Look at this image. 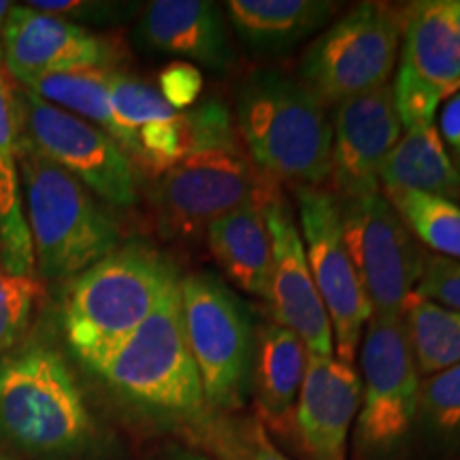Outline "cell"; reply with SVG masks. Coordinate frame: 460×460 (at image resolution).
Returning a JSON list of instances; mask_svg holds the SVG:
<instances>
[{
  "label": "cell",
  "mask_w": 460,
  "mask_h": 460,
  "mask_svg": "<svg viewBox=\"0 0 460 460\" xmlns=\"http://www.w3.org/2000/svg\"><path fill=\"white\" fill-rule=\"evenodd\" d=\"M180 281L171 261L132 241L77 275L66 292L62 329L75 358L94 371Z\"/></svg>",
  "instance_id": "6da1fadb"
},
{
  "label": "cell",
  "mask_w": 460,
  "mask_h": 460,
  "mask_svg": "<svg viewBox=\"0 0 460 460\" xmlns=\"http://www.w3.org/2000/svg\"><path fill=\"white\" fill-rule=\"evenodd\" d=\"M247 156L271 180L320 188L331 175L332 124L301 79L279 68L250 73L237 90Z\"/></svg>",
  "instance_id": "7a4b0ae2"
},
{
  "label": "cell",
  "mask_w": 460,
  "mask_h": 460,
  "mask_svg": "<svg viewBox=\"0 0 460 460\" xmlns=\"http://www.w3.org/2000/svg\"><path fill=\"white\" fill-rule=\"evenodd\" d=\"M17 169L34 264L45 279L84 273L119 247V230L90 190L39 154L17 128Z\"/></svg>",
  "instance_id": "3957f363"
},
{
  "label": "cell",
  "mask_w": 460,
  "mask_h": 460,
  "mask_svg": "<svg viewBox=\"0 0 460 460\" xmlns=\"http://www.w3.org/2000/svg\"><path fill=\"white\" fill-rule=\"evenodd\" d=\"M92 435L82 390L65 358L28 345L0 360V441L28 456L56 460L79 452Z\"/></svg>",
  "instance_id": "277c9868"
},
{
  "label": "cell",
  "mask_w": 460,
  "mask_h": 460,
  "mask_svg": "<svg viewBox=\"0 0 460 460\" xmlns=\"http://www.w3.org/2000/svg\"><path fill=\"white\" fill-rule=\"evenodd\" d=\"M92 373L115 394L158 416L194 427L209 413L183 331L180 281L169 288L139 329Z\"/></svg>",
  "instance_id": "5b68a950"
},
{
  "label": "cell",
  "mask_w": 460,
  "mask_h": 460,
  "mask_svg": "<svg viewBox=\"0 0 460 460\" xmlns=\"http://www.w3.org/2000/svg\"><path fill=\"white\" fill-rule=\"evenodd\" d=\"M186 341L209 413H239L252 390L254 329L241 298L214 275L180 279Z\"/></svg>",
  "instance_id": "8992f818"
},
{
  "label": "cell",
  "mask_w": 460,
  "mask_h": 460,
  "mask_svg": "<svg viewBox=\"0 0 460 460\" xmlns=\"http://www.w3.org/2000/svg\"><path fill=\"white\" fill-rule=\"evenodd\" d=\"M402 9L362 3L326 28L301 60V82L322 105L388 84L399 58Z\"/></svg>",
  "instance_id": "52a82bcc"
},
{
  "label": "cell",
  "mask_w": 460,
  "mask_h": 460,
  "mask_svg": "<svg viewBox=\"0 0 460 460\" xmlns=\"http://www.w3.org/2000/svg\"><path fill=\"white\" fill-rule=\"evenodd\" d=\"M360 369L356 446L373 460L390 458L418 422L420 373L402 315H371L362 332Z\"/></svg>",
  "instance_id": "ba28073f"
},
{
  "label": "cell",
  "mask_w": 460,
  "mask_h": 460,
  "mask_svg": "<svg viewBox=\"0 0 460 460\" xmlns=\"http://www.w3.org/2000/svg\"><path fill=\"white\" fill-rule=\"evenodd\" d=\"M17 128L39 154L77 177L115 207L137 200V175L128 154L99 126L49 105L31 90L13 92Z\"/></svg>",
  "instance_id": "9c48e42d"
},
{
  "label": "cell",
  "mask_w": 460,
  "mask_h": 460,
  "mask_svg": "<svg viewBox=\"0 0 460 460\" xmlns=\"http://www.w3.org/2000/svg\"><path fill=\"white\" fill-rule=\"evenodd\" d=\"M343 239L371 303V315L401 318L427 256L382 192L337 203Z\"/></svg>",
  "instance_id": "30bf717a"
},
{
  "label": "cell",
  "mask_w": 460,
  "mask_h": 460,
  "mask_svg": "<svg viewBox=\"0 0 460 460\" xmlns=\"http://www.w3.org/2000/svg\"><path fill=\"white\" fill-rule=\"evenodd\" d=\"M295 197L305 256L329 314L335 356L341 362L354 365L362 332L373 312L365 286L345 247L339 205L324 188L295 186Z\"/></svg>",
  "instance_id": "8fae6325"
},
{
  "label": "cell",
  "mask_w": 460,
  "mask_h": 460,
  "mask_svg": "<svg viewBox=\"0 0 460 460\" xmlns=\"http://www.w3.org/2000/svg\"><path fill=\"white\" fill-rule=\"evenodd\" d=\"M271 177L261 172L239 143L183 158L160 175L158 209L172 234H194L217 217L261 197Z\"/></svg>",
  "instance_id": "7c38bea8"
},
{
  "label": "cell",
  "mask_w": 460,
  "mask_h": 460,
  "mask_svg": "<svg viewBox=\"0 0 460 460\" xmlns=\"http://www.w3.org/2000/svg\"><path fill=\"white\" fill-rule=\"evenodd\" d=\"M262 211L273 254L267 301L271 303L275 322L301 337L307 354L335 356L329 314L312 278L301 230L278 183L269 190Z\"/></svg>",
  "instance_id": "4fadbf2b"
},
{
  "label": "cell",
  "mask_w": 460,
  "mask_h": 460,
  "mask_svg": "<svg viewBox=\"0 0 460 460\" xmlns=\"http://www.w3.org/2000/svg\"><path fill=\"white\" fill-rule=\"evenodd\" d=\"M393 85L365 92L339 102L332 124L331 188L337 203L379 192V169L401 139Z\"/></svg>",
  "instance_id": "5bb4252c"
},
{
  "label": "cell",
  "mask_w": 460,
  "mask_h": 460,
  "mask_svg": "<svg viewBox=\"0 0 460 460\" xmlns=\"http://www.w3.org/2000/svg\"><path fill=\"white\" fill-rule=\"evenodd\" d=\"M3 62L24 88L48 75L107 71L113 49L99 34L65 17L11 4L3 24Z\"/></svg>",
  "instance_id": "9a60e30c"
},
{
  "label": "cell",
  "mask_w": 460,
  "mask_h": 460,
  "mask_svg": "<svg viewBox=\"0 0 460 460\" xmlns=\"http://www.w3.org/2000/svg\"><path fill=\"white\" fill-rule=\"evenodd\" d=\"M360 410V377L337 356L307 354L295 410L298 450L307 460H348V437Z\"/></svg>",
  "instance_id": "2e32d148"
},
{
  "label": "cell",
  "mask_w": 460,
  "mask_h": 460,
  "mask_svg": "<svg viewBox=\"0 0 460 460\" xmlns=\"http://www.w3.org/2000/svg\"><path fill=\"white\" fill-rule=\"evenodd\" d=\"M139 34L149 48L200 62L214 71H224L234 60L224 11L207 0L149 3Z\"/></svg>",
  "instance_id": "e0dca14e"
},
{
  "label": "cell",
  "mask_w": 460,
  "mask_h": 460,
  "mask_svg": "<svg viewBox=\"0 0 460 460\" xmlns=\"http://www.w3.org/2000/svg\"><path fill=\"white\" fill-rule=\"evenodd\" d=\"M305 367H307V348L301 337L278 322H269L258 331L254 362H252L256 416L264 429L275 435H292Z\"/></svg>",
  "instance_id": "ac0fdd59"
},
{
  "label": "cell",
  "mask_w": 460,
  "mask_h": 460,
  "mask_svg": "<svg viewBox=\"0 0 460 460\" xmlns=\"http://www.w3.org/2000/svg\"><path fill=\"white\" fill-rule=\"evenodd\" d=\"M275 183L271 180L261 197L217 217L205 228L211 256L220 264L224 275L239 290L252 296L267 298L271 278V239L264 222V199Z\"/></svg>",
  "instance_id": "d6986e66"
},
{
  "label": "cell",
  "mask_w": 460,
  "mask_h": 460,
  "mask_svg": "<svg viewBox=\"0 0 460 460\" xmlns=\"http://www.w3.org/2000/svg\"><path fill=\"white\" fill-rule=\"evenodd\" d=\"M401 62L435 85L444 99L460 90V34L446 0H420L402 9Z\"/></svg>",
  "instance_id": "ffe728a7"
},
{
  "label": "cell",
  "mask_w": 460,
  "mask_h": 460,
  "mask_svg": "<svg viewBox=\"0 0 460 460\" xmlns=\"http://www.w3.org/2000/svg\"><path fill=\"white\" fill-rule=\"evenodd\" d=\"M379 186L386 190V197L420 192L456 203L460 200V169L433 124L416 126L405 130L384 160Z\"/></svg>",
  "instance_id": "44dd1931"
},
{
  "label": "cell",
  "mask_w": 460,
  "mask_h": 460,
  "mask_svg": "<svg viewBox=\"0 0 460 460\" xmlns=\"http://www.w3.org/2000/svg\"><path fill=\"white\" fill-rule=\"evenodd\" d=\"M326 0H230V24L245 45L264 54L292 49L318 32L335 13Z\"/></svg>",
  "instance_id": "7402d4cb"
},
{
  "label": "cell",
  "mask_w": 460,
  "mask_h": 460,
  "mask_svg": "<svg viewBox=\"0 0 460 460\" xmlns=\"http://www.w3.org/2000/svg\"><path fill=\"white\" fill-rule=\"evenodd\" d=\"M0 269L32 278L34 252L17 169L15 96L0 73Z\"/></svg>",
  "instance_id": "603a6c76"
},
{
  "label": "cell",
  "mask_w": 460,
  "mask_h": 460,
  "mask_svg": "<svg viewBox=\"0 0 460 460\" xmlns=\"http://www.w3.org/2000/svg\"><path fill=\"white\" fill-rule=\"evenodd\" d=\"M39 99L56 105L65 111L77 115L85 122L99 126L124 149V132L113 118L111 101H109L107 71H82L48 75L37 82L24 85Z\"/></svg>",
  "instance_id": "cb8c5ba5"
},
{
  "label": "cell",
  "mask_w": 460,
  "mask_h": 460,
  "mask_svg": "<svg viewBox=\"0 0 460 460\" xmlns=\"http://www.w3.org/2000/svg\"><path fill=\"white\" fill-rule=\"evenodd\" d=\"M402 320L418 373L429 377L460 365V312L411 298L402 312Z\"/></svg>",
  "instance_id": "d4e9b609"
},
{
  "label": "cell",
  "mask_w": 460,
  "mask_h": 460,
  "mask_svg": "<svg viewBox=\"0 0 460 460\" xmlns=\"http://www.w3.org/2000/svg\"><path fill=\"white\" fill-rule=\"evenodd\" d=\"M192 433L214 460H288L258 416L207 413Z\"/></svg>",
  "instance_id": "484cf974"
},
{
  "label": "cell",
  "mask_w": 460,
  "mask_h": 460,
  "mask_svg": "<svg viewBox=\"0 0 460 460\" xmlns=\"http://www.w3.org/2000/svg\"><path fill=\"white\" fill-rule=\"evenodd\" d=\"M394 211L430 250L444 258L460 261V205L454 200L420 192H401L386 197Z\"/></svg>",
  "instance_id": "4316f807"
},
{
  "label": "cell",
  "mask_w": 460,
  "mask_h": 460,
  "mask_svg": "<svg viewBox=\"0 0 460 460\" xmlns=\"http://www.w3.org/2000/svg\"><path fill=\"white\" fill-rule=\"evenodd\" d=\"M107 85L113 118L124 132V152L137 158V135L154 124L169 122L180 111H175L156 88L126 73L107 71Z\"/></svg>",
  "instance_id": "83f0119b"
},
{
  "label": "cell",
  "mask_w": 460,
  "mask_h": 460,
  "mask_svg": "<svg viewBox=\"0 0 460 460\" xmlns=\"http://www.w3.org/2000/svg\"><path fill=\"white\" fill-rule=\"evenodd\" d=\"M418 420L435 444L460 447V365L420 382Z\"/></svg>",
  "instance_id": "f1b7e54d"
},
{
  "label": "cell",
  "mask_w": 460,
  "mask_h": 460,
  "mask_svg": "<svg viewBox=\"0 0 460 460\" xmlns=\"http://www.w3.org/2000/svg\"><path fill=\"white\" fill-rule=\"evenodd\" d=\"M393 99L401 126L410 130L416 128V126L433 124L444 96H441V92L435 85L424 82L410 66L401 62L393 84Z\"/></svg>",
  "instance_id": "f546056e"
},
{
  "label": "cell",
  "mask_w": 460,
  "mask_h": 460,
  "mask_svg": "<svg viewBox=\"0 0 460 460\" xmlns=\"http://www.w3.org/2000/svg\"><path fill=\"white\" fill-rule=\"evenodd\" d=\"M37 296L39 286L32 278H17L0 269V354L22 337Z\"/></svg>",
  "instance_id": "4dcf8cb0"
},
{
  "label": "cell",
  "mask_w": 460,
  "mask_h": 460,
  "mask_svg": "<svg viewBox=\"0 0 460 460\" xmlns=\"http://www.w3.org/2000/svg\"><path fill=\"white\" fill-rule=\"evenodd\" d=\"M411 298L460 312V261L444 256L427 258Z\"/></svg>",
  "instance_id": "1f68e13d"
},
{
  "label": "cell",
  "mask_w": 460,
  "mask_h": 460,
  "mask_svg": "<svg viewBox=\"0 0 460 460\" xmlns=\"http://www.w3.org/2000/svg\"><path fill=\"white\" fill-rule=\"evenodd\" d=\"M203 90V75L190 62H172L160 73V94L175 111H188Z\"/></svg>",
  "instance_id": "d6a6232c"
},
{
  "label": "cell",
  "mask_w": 460,
  "mask_h": 460,
  "mask_svg": "<svg viewBox=\"0 0 460 460\" xmlns=\"http://www.w3.org/2000/svg\"><path fill=\"white\" fill-rule=\"evenodd\" d=\"M439 137L444 146L452 149L454 158L460 164V90L446 99L439 113Z\"/></svg>",
  "instance_id": "836d02e7"
},
{
  "label": "cell",
  "mask_w": 460,
  "mask_h": 460,
  "mask_svg": "<svg viewBox=\"0 0 460 460\" xmlns=\"http://www.w3.org/2000/svg\"><path fill=\"white\" fill-rule=\"evenodd\" d=\"M158 460H214L209 454H205L203 450H192V447H183V446H171L163 452V456Z\"/></svg>",
  "instance_id": "e575fe53"
},
{
  "label": "cell",
  "mask_w": 460,
  "mask_h": 460,
  "mask_svg": "<svg viewBox=\"0 0 460 460\" xmlns=\"http://www.w3.org/2000/svg\"><path fill=\"white\" fill-rule=\"evenodd\" d=\"M446 9H447V13H450L454 26H456V31L460 34V0H446Z\"/></svg>",
  "instance_id": "d590c367"
},
{
  "label": "cell",
  "mask_w": 460,
  "mask_h": 460,
  "mask_svg": "<svg viewBox=\"0 0 460 460\" xmlns=\"http://www.w3.org/2000/svg\"><path fill=\"white\" fill-rule=\"evenodd\" d=\"M0 460H11V458H7V456H0Z\"/></svg>",
  "instance_id": "8d00e7d4"
}]
</instances>
